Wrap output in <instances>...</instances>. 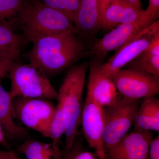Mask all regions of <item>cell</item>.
<instances>
[{
  "label": "cell",
  "mask_w": 159,
  "mask_h": 159,
  "mask_svg": "<svg viewBox=\"0 0 159 159\" xmlns=\"http://www.w3.org/2000/svg\"><path fill=\"white\" fill-rule=\"evenodd\" d=\"M77 34L70 32L40 38L32 43L26 57L47 75L58 74L72 66L84 54L85 46Z\"/></svg>",
  "instance_id": "obj_1"
},
{
  "label": "cell",
  "mask_w": 159,
  "mask_h": 159,
  "mask_svg": "<svg viewBox=\"0 0 159 159\" xmlns=\"http://www.w3.org/2000/svg\"><path fill=\"white\" fill-rule=\"evenodd\" d=\"M88 63L72 66L57 92V104L62 109L65 121V145L63 159H68L73 150L80 123L83 94Z\"/></svg>",
  "instance_id": "obj_2"
},
{
  "label": "cell",
  "mask_w": 159,
  "mask_h": 159,
  "mask_svg": "<svg viewBox=\"0 0 159 159\" xmlns=\"http://www.w3.org/2000/svg\"><path fill=\"white\" fill-rule=\"evenodd\" d=\"M26 41L33 43L41 38L70 32L80 34L65 14L40 1L25 3L18 15Z\"/></svg>",
  "instance_id": "obj_3"
},
{
  "label": "cell",
  "mask_w": 159,
  "mask_h": 159,
  "mask_svg": "<svg viewBox=\"0 0 159 159\" xmlns=\"http://www.w3.org/2000/svg\"><path fill=\"white\" fill-rule=\"evenodd\" d=\"M8 74L11 81L9 92L12 100L17 97L57 100V91L48 75L37 66L15 61Z\"/></svg>",
  "instance_id": "obj_4"
},
{
  "label": "cell",
  "mask_w": 159,
  "mask_h": 159,
  "mask_svg": "<svg viewBox=\"0 0 159 159\" xmlns=\"http://www.w3.org/2000/svg\"><path fill=\"white\" fill-rule=\"evenodd\" d=\"M140 100L121 97L114 105L104 108L103 141L106 152L116 145L133 125Z\"/></svg>",
  "instance_id": "obj_5"
},
{
  "label": "cell",
  "mask_w": 159,
  "mask_h": 159,
  "mask_svg": "<svg viewBox=\"0 0 159 159\" xmlns=\"http://www.w3.org/2000/svg\"><path fill=\"white\" fill-rule=\"evenodd\" d=\"M16 119L27 128L49 138V129L56 111L51 100L17 97L12 100Z\"/></svg>",
  "instance_id": "obj_6"
},
{
  "label": "cell",
  "mask_w": 159,
  "mask_h": 159,
  "mask_svg": "<svg viewBox=\"0 0 159 159\" xmlns=\"http://www.w3.org/2000/svg\"><path fill=\"white\" fill-rule=\"evenodd\" d=\"M159 35V22L156 20L117 50L107 62L102 63V70L112 78L117 72L139 56Z\"/></svg>",
  "instance_id": "obj_7"
},
{
  "label": "cell",
  "mask_w": 159,
  "mask_h": 159,
  "mask_svg": "<svg viewBox=\"0 0 159 159\" xmlns=\"http://www.w3.org/2000/svg\"><path fill=\"white\" fill-rule=\"evenodd\" d=\"M112 79L123 97L140 100L159 94V80L142 71L122 69L114 75Z\"/></svg>",
  "instance_id": "obj_8"
},
{
  "label": "cell",
  "mask_w": 159,
  "mask_h": 159,
  "mask_svg": "<svg viewBox=\"0 0 159 159\" xmlns=\"http://www.w3.org/2000/svg\"><path fill=\"white\" fill-rule=\"evenodd\" d=\"M154 22L144 10L136 21L119 25L98 40L91 49V55L94 59L102 60L109 52L117 51Z\"/></svg>",
  "instance_id": "obj_9"
},
{
  "label": "cell",
  "mask_w": 159,
  "mask_h": 159,
  "mask_svg": "<svg viewBox=\"0 0 159 159\" xmlns=\"http://www.w3.org/2000/svg\"><path fill=\"white\" fill-rule=\"evenodd\" d=\"M105 119L104 108L87 94L83 107L80 122L86 140L100 159H107L103 141Z\"/></svg>",
  "instance_id": "obj_10"
},
{
  "label": "cell",
  "mask_w": 159,
  "mask_h": 159,
  "mask_svg": "<svg viewBox=\"0 0 159 159\" xmlns=\"http://www.w3.org/2000/svg\"><path fill=\"white\" fill-rule=\"evenodd\" d=\"M102 63L96 59L91 62L87 94L104 109L114 105L121 97L112 78L102 70Z\"/></svg>",
  "instance_id": "obj_11"
},
{
  "label": "cell",
  "mask_w": 159,
  "mask_h": 159,
  "mask_svg": "<svg viewBox=\"0 0 159 159\" xmlns=\"http://www.w3.org/2000/svg\"><path fill=\"white\" fill-rule=\"evenodd\" d=\"M153 133L134 130L106 152L107 159H148V150Z\"/></svg>",
  "instance_id": "obj_12"
},
{
  "label": "cell",
  "mask_w": 159,
  "mask_h": 159,
  "mask_svg": "<svg viewBox=\"0 0 159 159\" xmlns=\"http://www.w3.org/2000/svg\"><path fill=\"white\" fill-rule=\"evenodd\" d=\"M144 13V10L134 7L123 0H114L101 18V29L108 30L121 24L134 22Z\"/></svg>",
  "instance_id": "obj_13"
},
{
  "label": "cell",
  "mask_w": 159,
  "mask_h": 159,
  "mask_svg": "<svg viewBox=\"0 0 159 159\" xmlns=\"http://www.w3.org/2000/svg\"><path fill=\"white\" fill-rule=\"evenodd\" d=\"M74 24L80 34L93 36L97 34L101 29L99 0H80Z\"/></svg>",
  "instance_id": "obj_14"
},
{
  "label": "cell",
  "mask_w": 159,
  "mask_h": 159,
  "mask_svg": "<svg viewBox=\"0 0 159 159\" xmlns=\"http://www.w3.org/2000/svg\"><path fill=\"white\" fill-rule=\"evenodd\" d=\"M133 126L134 130L159 131V100L156 96L140 101Z\"/></svg>",
  "instance_id": "obj_15"
},
{
  "label": "cell",
  "mask_w": 159,
  "mask_h": 159,
  "mask_svg": "<svg viewBox=\"0 0 159 159\" xmlns=\"http://www.w3.org/2000/svg\"><path fill=\"white\" fill-rule=\"evenodd\" d=\"M15 119L12 99L9 92L0 83V124L4 133L13 138L25 135L27 130L17 125L15 122Z\"/></svg>",
  "instance_id": "obj_16"
},
{
  "label": "cell",
  "mask_w": 159,
  "mask_h": 159,
  "mask_svg": "<svg viewBox=\"0 0 159 159\" xmlns=\"http://www.w3.org/2000/svg\"><path fill=\"white\" fill-rule=\"evenodd\" d=\"M126 67L150 74L159 80V35Z\"/></svg>",
  "instance_id": "obj_17"
},
{
  "label": "cell",
  "mask_w": 159,
  "mask_h": 159,
  "mask_svg": "<svg viewBox=\"0 0 159 159\" xmlns=\"http://www.w3.org/2000/svg\"><path fill=\"white\" fill-rule=\"evenodd\" d=\"M17 150L27 159H61L63 156L60 148L54 147L52 143L33 139L24 142Z\"/></svg>",
  "instance_id": "obj_18"
},
{
  "label": "cell",
  "mask_w": 159,
  "mask_h": 159,
  "mask_svg": "<svg viewBox=\"0 0 159 159\" xmlns=\"http://www.w3.org/2000/svg\"><path fill=\"white\" fill-rule=\"evenodd\" d=\"M25 42L24 36L15 31L11 22L0 21V52L20 55Z\"/></svg>",
  "instance_id": "obj_19"
},
{
  "label": "cell",
  "mask_w": 159,
  "mask_h": 159,
  "mask_svg": "<svg viewBox=\"0 0 159 159\" xmlns=\"http://www.w3.org/2000/svg\"><path fill=\"white\" fill-rule=\"evenodd\" d=\"M65 132V121L64 116L61 107L57 104L56 111L53 119L51 121L50 129L49 138L51 143L56 148H60L61 139Z\"/></svg>",
  "instance_id": "obj_20"
},
{
  "label": "cell",
  "mask_w": 159,
  "mask_h": 159,
  "mask_svg": "<svg viewBox=\"0 0 159 159\" xmlns=\"http://www.w3.org/2000/svg\"><path fill=\"white\" fill-rule=\"evenodd\" d=\"M49 6L65 14L74 23L80 0H39Z\"/></svg>",
  "instance_id": "obj_21"
},
{
  "label": "cell",
  "mask_w": 159,
  "mask_h": 159,
  "mask_svg": "<svg viewBox=\"0 0 159 159\" xmlns=\"http://www.w3.org/2000/svg\"><path fill=\"white\" fill-rule=\"evenodd\" d=\"M25 0H0V21L10 22L18 16Z\"/></svg>",
  "instance_id": "obj_22"
},
{
  "label": "cell",
  "mask_w": 159,
  "mask_h": 159,
  "mask_svg": "<svg viewBox=\"0 0 159 159\" xmlns=\"http://www.w3.org/2000/svg\"><path fill=\"white\" fill-rule=\"evenodd\" d=\"M19 56L18 54L0 52V83L8 74L11 65Z\"/></svg>",
  "instance_id": "obj_23"
},
{
  "label": "cell",
  "mask_w": 159,
  "mask_h": 159,
  "mask_svg": "<svg viewBox=\"0 0 159 159\" xmlns=\"http://www.w3.org/2000/svg\"><path fill=\"white\" fill-rule=\"evenodd\" d=\"M147 15L155 21L159 16V0H149V4L145 10Z\"/></svg>",
  "instance_id": "obj_24"
},
{
  "label": "cell",
  "mask_w": 159,
  "mask_h": 159,
  "mask_svg": "<svg viewBox=\"0 0 159 159\" xmlns=\"http://www.w3.org/2000/svg\"><path fill=\"white\" fill-rule=\"evenodd\" d=\"M148 159H159V137L153 138L148 150Z\"/></svg>",
  "instance_id": "obj_25"
},
{
  "label": "cell",
  "mask_w": 159,
  "mask_h": 159,
  "mask_svg": "<svg viewBox=\"0 0 159 159\" xmlns=\"http://www.w3.org/2000/svg\"><path fill=\"white\" fill-rule=\"evenodd\" d=\"M68 159H96L93 153L89 152H82L75 154L72 151Z\"/></svg>",
  "instance_id": "obj_26"
},
{
  "label": "cell",
  "mask_w": 159,
  "mask_h": 159,
  "mask_svg": "<svg viewBox=\"0 0 159 159\" xmlns=\"http://www.w3.org/2000/svg\"><path fill=\"white\" fill-rule=\"evenodd\" d=\"M17 157L12 151L0 150V159H17Z\"/></svg>",
  "instance_id": "obj_27"
},
{
  "label": "cell",
  "mask_w": 159,
  "mask_h": 159,
  "mask_svg": "<svg viewBox=\"0 0 159 159\" xmlns=\"http://www.w3.org/2000/svg\"><path fill=\"white\" fill-rule=\"evenodd\" d=\"M114 0H99V12H100V20L102 15L106 9L109 6Z\"/></svg>",
  "instance_id": "obj_28"
},
{
  "label": "cell",
  "mask_w": 159,
  "mask_h": 159,
  "mask_svg": "<svg viewBox=\"0 0 159 159\" xmlns=\"http://www.w3.org/2000/svg\"><path fill=\"white\" fill-rule=\"evenodd\" d=\"M0 145H2L5 147H9V143L6 140L5 133L1 124H0Z\"/></svg>",
  "instance_id": "obj_29"
},
{
  "label": "cell",
  "mask_w": 159,
  "mask_h": 159,
  "mask_svg": "<svg viewBox=\"0 0 159 159\" xmlns=\"http://www.w3.org/2000/svg\"><path fill=\"white\" fill-rule=\"evenodd\" d=\"M124 2L134 7L141 9V0H123Z\"/></svg>",
  "instance_id": "obj_30"
},
{
  "label": "cell",
  "mask_w": 159,
  "mask_h": 159,
  "mask_svg": "<svg viewBox=\"0 0 159 159\" xmlns=\"http://www.w3.org/2000/svg\"><path fill=\"white\" fill-rule=\"evenodd\" d=\"M17 159H20L18 157H17Z\"/></svg>",
  "instance_id": "obj_31"
}]
</instances>
